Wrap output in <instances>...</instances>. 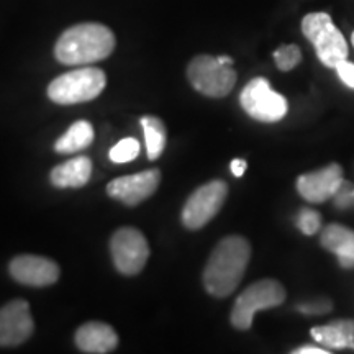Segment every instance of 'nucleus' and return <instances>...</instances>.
Wrapping results in <instances>:
<instances>
[{"label": "nucleus", "instance_id": "1", "mask_svg": "<svg viewBox=\"0 0 354 354\" xmlns=\"http://www.w3.org/2000/svg\"><path fill=\"white\" fill-rule=\"evenodd\" d=\"M251 259V245L246 238L232 234L212 251L203 269V287L214 297L232 295L245 276Z\"/></svg>", "mask_w": 354, "mask_h": 354}, {"label": "nucleus", "instance_id": "2", "mask_svg": "<svg viewBox=\"0 0 354 354\" xmlns=\"http://www.w3.org/2000/svg\"><path fill=\"white\" fill-rule=\"evenodd\" d=\"M115 50V35L102 24H79L57 38L55 56L66 66H88L107 59Z\"/></svg>", "mask_w": 354, "mask_h": 354}, {"label": "nucleus", "instance_id": "3", "mask_svg": "<svg viewBox=\"0 0 354 354\" xmlns=\"http://www.w3.org/2000/svg\"><path fill=\"white\" fill-rule=\"evenodd\" d=\"M105 84L107 77L104 71L84 66L56 77L48 86V97L61 105L82 104L97 99L104 92Z\"/></svg>", "mask_w": 354, "mask_h": 354}, {"label": "nucleus", "instance_id": "4", "mask_svg": "<svg viewBox=\"0 0 354 354\" xmlns=\"http://www.w3.org/2000/svg\"><path fill=\"white\" fill-rule=\"evenodd\" d=\"M302 33L315 46L318 59L326 68L335 69L348 57V43L336 28L328 13H308L302 20Z\"/></svg>", "mask_w": 354, "mask_h": 354}, {"label": "nucleus", "instance_id": "5", "mask_svg": "<svg viewBox=\"0 0 354 354\" xmlns=\"http://www.w3.org/2000/svg\"><path fill=\"white\" fill-rule=\"evenodd\" d=\"M286 300V289L276 279H261L241 292L233 305L230 322L236 330L246 331L253 325L254 313L279 307Z\"/></svg>", "mask_w": 354, "mask_h": 354}, {"label": "nucleus", "instance_id": "6", "mask_svg": "<svg viewBox=\"0 0 354 354\" xmlns=\"http://www.w3.org/2000/svg\"><path fill=\"white\" fill-rule=\"evenodd\" d=\"M187 77L196 91L212 99L227 97L236 84L233 66L223 64L218 57L210 55L194 57L187 66Z\"/></svg>", "mask_w": 354, "mask_h": 354}, {"label": "nucleus", "instance_id": "7", "mask_svg": "<svg viewBox=\"0 0 354 354\" xmlns=\"http://www.w3.org/2000/svg\"><path fill=\"white\" fill-rule=\"evenodd\" d=\"M240 104L250 117L263 123L282 120L289 110L286 97L272 91L271 84L264 77H256L246 84L241 91Z\"/></svg>", "mask_w": 354, "mask_h": 354}, {"label": "nucleus", "instance_id": "8", "mask_svg": "<svg viewBox=\"0 0 354 354\" xmlns=\"http://www.w3.org/2000/svg\"><path fill=\"white\" fill-rule=\"evenodd\" d=\"M228 196V184L225 180H210L203 184L187 198L183 209V223L189 230H201L214 220L223 207Z\"/></svg>", "mask_w": 354, "mask_h": 354}, {"label": "nucleus", "instance_id": "9", "mask_svg": "<svg viewBox=\"0 0 354 354\" xmlns=\"http://www.w3.org/2000/svg\"><path fill=\"white\" fill-rule=\"evenodd\" d=\"M110 251L115 268L125 276H135L143 271L149 258V245L140 230L123 227L113 233Z\"/></svg>", "mask_w": 354, "mask_h": 354}, {"label": "nucleus", "instance_id": "10", "mask_svg": "<svg viewBox=\"0 0 354 354\" xmlns=\"http://www.w3.org/2000/svg\"><path fill=\"white\" fill-rule=\"evenodd\" d=\"M35 322L26 300H12L0 308V346L24 344L33 335Z\"/></svg>", "mask_w": 354, "mask_h": 354}, {"label": "nucleus", "instance_id": "11", "mask_svg": "<svg viewBox=\"0 0 354 354\" xmlns=\"http://www.w3.org/2000/svg\"><path fill=\"white\" fill-rule=\"evenodd\" d=\"M8 271L19 284L30 287H48L59 279V266L43 256H17L10 261Z\"/></svg>", "mask_w": 354, "mask_h": 354}, {"label": "nucleus", "instance_id": "12", "mask_svg": "<svg viewBox=\"0 0 354 354\" xmlns=\"http://www.w3.org/2000/svg\"><path fill=\"white\" fill-rule=\"evenodd\" d=\"M159 183H161V172L158 169H148L138 174L117 177L109 183L107 194L127 205H138L156 192Z\"/></svg>", "mask_w": 354, "mask_h": 354}, {"label": "nucleus", "instance_id": "13", "mask_svg": "<svg viewBox=\"0 0 354 354\" xmlns=\"http://www.w3.org/2000/svg\"><path fill=\"white\" fill-rule=\"evenodd\" d=\"M343 180V167L331 162L322 169L299 176L297 190L307 202L322 203L333 198Z\"/></svg>", "mask_w": 354, "mask_h": 354}, {"label": "nucleus", "instance_id": "14", "mask_svg": "<svg viewBox=\"0 0 354 354\" xmlns=\"http://www.w3.org/2000/svg\"><path fill=\"white\" fill-rule=\"evenodd\" d=\"M76 344L82 353H112L118 344V335L104 322H87L76 331Z\"/></svg>", "mask_w": 354, "mask_h": 354}, {"label": "nucleus", "instance_id": "15", "mask_svg": "<svg viewBox=\"0 0 354 354\" xmlns=\"http://www.w3.org/2000/svg\"><path fill=\"white\" fill-rule=\"evenodd\" d=\"M92 174V161L87 156H76L74 159L56 166L51 171L50 180L59 189H79L88 183Z\"/></svg>", "mask_w": 354, "mask_h": 354}, {"label": "nucleus", "instance_id": "16", "mask_svg": "<svg viewBox=\"0 0 354 354\" xmlns=\"http://www.w3.org/2000/svg\"><path fill=\"white\" fill-rule=\"evenodd\" d=\"M94 141V128L86 120H79L69 127L61 138L55 143L56 153H77L86 149Z\"/></svg>", "mask_w": 354, "mask_h": 354}, {"label": "nucleus", "instance_id": "17", "mask_svg": "<svg viewBox=\"0 0 354 354\" xmlns=\"http://www.w3.org/2000/svg\"><path fill=\"white\" fill-rule=\"evenodd\" d=\"M141 127H143L145 131V143L148 158L151 161H156L166 148L165 123L159 120L158 117H153V115H145V117H141Z\"/></svg>", "mask_w": 354, "mask_h": 354}, {"label": "nucleus", "instance_id": "18", "mask_svg": "<svg viewBox=\"0 0 354 354\" xmlns=\"http://www.w3.org/2000/svg\"><path fill=\"white\" fill-rule=\"evenodd\" d=\"M310 335L315 339L318 344H322L323 348H331V349H344V339L342 331L333 322L328 325L315 326V328L310 330Z\"/></svg>", "mask_w": 354, "mask_h": 354}, {"label": "nucleus", "instance_id": "19", "mask_svg": "<svg viewBox=\"0 0 354 354\" xmlns=\"http://www.w3.org/2000/svg\"><path fill=\"white\" fill-rule=\"evenodd\" d=\"M274 61H276V66L281 71H292L295 66L300 64L302 61V51L297 44H282L281 48H277L274 51Z\"/></svg>", "mask_w": 354, "mask_h": 354}, {"label": "nucleus", "instance_id": "20", "mask_svg": "<svg viewBox=\"0 0 354 354\" xmlns=\"http://www.w3.org/2000/svg\"><path fill=\"white\" fill-rule=\"evenodd\" d=\"M140 154V141L136 138H123L110 149V159L117 165L130 162Z\"/></svg>", "mask_w": 354, "mask_h": 354}, {"label": "nucleus", "instance_id": "21", "mask_svg": "<svg viewBox=\"0 0 354 354\" xmlns=\"http://www.w3.org/2000/svg\"><path fill=\"white\" fill-rule=\"evenodd\" d=\"M297 227L304 234L312 236L322 227V216L312 209H302L297 216Z\"/></svg>", "mask_w": 354, "mask_h": 354}, {"label": "nucleus", "instance_id": "22", "mask_svg": "<svg viewBox=\"0 0 354 354\" xmlns=\"http://www.w3.org/2000/svg\"><path fill=\"white\" fill-rule=\"evenodd\" d=\"M331 308H333V302L326 297L313 299L308 300V302L297 305L299 312L305 313V315H325V313H328Z\"/></svg>", "mask_w": 354, "mask_h": 354}, {"label": "nucleus", "instance_id": "23", "mask_svg": "<svg viewBox=\"0 0 354 354\" xmlns=\"http://www.w3.org/2000/svg\"><path fill=\"white\" fill-rule=\"evenodd\" d=\"M333 201L336 209H349L354 203V184L349 183V180H343L339 189L336 190V194L333 196Z\"/></svg>", "mask_w": 354, "mask_h": 354}, {"label": "nucleus", "instance_id": "24", "mask_svg": "<svg viewBox=\"0 0 354 354\" xmlns=\"http://www.w3.org/2000/svg\"><path fill=\"white\" fill-rule=\"evenodd\" d=\"M335 254L344 269L354 268V232H351L343 245L336 250Z\"/></svg>", "mask_w": 354, "mask_h": 354}, {"label": "nucleus", "instance_id": "25", "mask_svg": "<svg viewBox=\"0 0 354 354\" xmlns=\"http://www.w3.org/2000/svg\"><path fill=\"white\" fill-rule=\"evenodd\" d=\"M333 323L342 331L344 346L354 349V320H333Z\"/></svg>", "mask_w": 354, "mask_h": 354}, {"label": "nucleus", "instance_id": "26", "mask_svg": "<svg viewBox=\"0 0 354 354\" xmlns=\"http://www.w3.org/2000/svg\"><path fill=\"white\" fill-rule=\"evenodd\" d=\"M336 73H338V77L346 84L348 87L354 88V63H349L348 59H344L336 66Z\"/></svg>", "mask_w": 354, "mask_h": 354}, {"label": "nucleus", "instance_id": "27", "mask_svg": "<svg viewBox=\"0 0 354 354\" xmlns=\"http://www.w3.org/2000/svg\"><path fill=\"white\" fill-rule=\"evenodd\" d=\"M246 167H248V162L245 159H233V161L230 162V169H232L234 177H241L245 174Z\"/></svg>", "mask_w": 354, "mask_h": 354}, {"label": "nucleus", "instance_id": "28", "mask_svg": "<svg viewBox=\"0 0 354 354\" xmlns=\"http://www.w3.org/2000/svg\"><path fill=\"white\" fill-rule=\"evenodd\" d=\"M292 353H294V354H328L330 349L310 346V344H307V346H300L297 349H294Z\"/></svg>", "mask_w": 354, "mask_h": 354}, {"label": "nucleus", "instance_id": "29", "mask_svg": "<svg viewBox=\"0 0 354 354\" xmlns=\"http://www.w3.org/2000/svg\"><path fill=\"white\" fill-rule=\"evenodd\" d=\"M218 59H220L223 64L233 66V59H232V57H230V56H218Z\"/></svg>", "mask_w": 354, "mask_h": 354}, {"label": "nucleus", "instance_id": "30", "mask_svg": "<svg viewBox=\"0 0 354 354\" xmlns=\"http://www.w3.org/2000/svg\"><path fill=\"white\" fill-rule=\"evenodd\" d=\"M351 43H353V46H354V32H353V35H351Z\"/></svg>", "mask_w": 354, "mask_h": 354}]
</instances>
